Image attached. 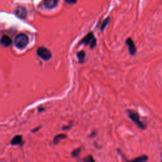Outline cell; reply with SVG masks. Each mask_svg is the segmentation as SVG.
<instances>
[{"label": "cell", "instance_id": "2e32d148", "mask_svg": "<svg viewBox=\"0 0 162 162\" xmlns=\"http://www.w3.org/2000/svg\"><path fill=\"white\" fill-rule=\"evenodd\" d=\"M65 1L66 3H70V4H73V3H76L77 0H65Z\"/></svg>", "mask_w": 162, "mask_h": 162}, {"label": "cell", "instance_id": "6da1fadb", "mask_svg": "<svg viewBox=\"0 0 162 162\" xmlns=\"http://www.w3.org/2000/svg\"><path fill=\"white\" fill-rule=\"evenodd\" d=\"M29 43V37L24 34H20L15 37L14 44L19 49L25 48Z\"/></svg>", "mask_w": 162, "mask_h": 162}, {"label": "cell", "instance_id": "4fadbf2b", "mask_svg": "<svg viewBox=\"0 0 162 162\" xmlns=\"http://www.w3.org/2000/svg\"><path fill=\"white\" fill-rule=\"evenodd\" d=\"M109 22H110V18L108 17V18H107V19H105L103 22V23L101 24V27H100L101 30H103L105 29V28H106V27L107 26Z\"/></svg>", "mask_w": 162, "mask_h": 162}, {"label": "cell", "instance_id": "5bb4252c", "mask_svg": "<svg viewBox=\"0 0 162 162\" xmlns=\"http://www.w3.org/2000/svg\"><path fill=\"white\" fill-rule=\"evenodd\" d=\"M80 153V148H77L75 150H73V152L72 153V155L73 157H77L79 155V154Z\"/></svg>", "mask_w": 162, "mask_h": 162}, {"label": "cell", "instance_id": "30bf717a", "mask_svg": "<svg viewBox=\"0 0 162 162\" xmlns=\"http://www.w3.org/2000/svg\"><path fill=\"white\" fill-rule=\"evenodd\" d=\"M77 58H78L80 63H83L84 61H85L86 53L84 51L77 52Z\"/></svg>", "mask_w": 162, "mask_h": 162}, {"label": "cell", "instance_id": "9a60e30c", "mask_svg": "<svg viewBox=\"0 0 162 162\" xmlns=\"http://www.w3.org/2000/svg\"><path fill=\"white\" fill-rule=\"evenodd\" d=\"M83 161H94V159L93 158V157L91 156H87L86 158H84V159L82 160Z\"/></svg>", "mask_w": 162, "mask_h": 162}, {"label": "cell", "instance_id": "8992f818", "mask_svg": "<svg viewBox=\"0 0 162 162\" xmlns=\"http://www.w3.org/2000/svg\"><path fill=\"white\" fill-rule=\"evenodd\" d=\"M15 14L20 19H24L27 17V12L26 8H23V7H19V8H17L16 10Z\"/></svg>", "mask_w": 162, "mask_h": 162}, {"label": "cell", "instance_id": "8fae6325", "mask_svg": "<svg viewBox=\"0 0 162 162\" xmlns=\"http://www.w3.org/2000/svg\"><path fill=\"white\" fill-rule=\"evenodd\" d=\"M66 137V135L64 134H60L56 135L55 138H54V143L57 144L61 139H63Z\"/></svg>", "mask_w": 162, "mask_h": 162}, {"label": "cell", "instance_id": "e0dca14e", "mask_svg": "<svg viewBox=\"0 0 162 162\" xmlns=\"http://www.w3.org/2000/svg\"><path fill=\"white\" fill-rule=\"evenodd\" d=\"M39 129H40V126H39V127H37V128H36V129H33V131H32V132H36V131H38V130H39Z\"/></svg>", "mask_w": 162, "mask_h": 162}, {"label": "cell", "instance_id": "ba28073f", "mask_svg": "<svg viewBox=\"0 0 162 162\" xmlns=\"http://www.w3.org/2000/svg\"><path fill=\"white\" fill-rule=\"evenodd\" d=\"M23 143L22 137L20 135L15 136L11 141V144L12 145H22Z\"/></svg>", "mask_w": 162, "mask_h": 162}, {"label": "cell", "instance_id": "52a82bcc", "mask_svg": "<svg viewBox=\"0 0 162 162\" xmlns=\"http://www.w3.org/2000/svg\"><path fill=\"white\" fill-rule=\"evenodd\" d=\"M58 0H44L43 4L48 9L54 8L58 4Z\"/></svg>", "mask_w": 162, "mask_h": 162}, {"label": "cell", "instance_id": "7c38bea8", "mask_svg": "<svg viewBox=\"0 0 162 162\" xmlns=\"http://www.w3.org/2000/svg\"><path fill=\"white\" fill-rule=\"evenodd\" d=\"M148 160V158L146 155H143L139 157H137V158H135L134 160H133V161H139V162H142V161H146Z\"/></svg>", "mask_w": 162, "mask_h": 162}, {"label": "cell", "instance_id": "277c9868", "mask_svg": "<svg viewBox=\"0 0 162 162\" xmlns=\"http://www.w3.org/2000/svg\"><path fill=\"white\" fill-rule=\"evenodd\" d=\"M37 54L44 61H47L51 58V53L47 48L44 47H40L37 49Z\"/></svg>", "mask_w": 162, "mask_h": 162}, {"label": "cell", "instance_id": "3957f363", "mask_svg": "<svg viewBox=\"0 0 162 162\" xmlns=\"http://www.w3.org/2000/svg\"><path fill=\"white\" fill-rule=\"evenodd\" d=\"M128 113H129V117L131 118L139 128L142 129H146L145 125H144L142 122H141L139 116L138 114H137V113L133 111H128Z\"/></svg>", "mask_w": 162, "mask_h": 162}, {"label": "cell", "instance_id": "5b68a950", "mask_svg": "<svg viewBox=\"0 0 162 162\" xmlns=\"http://www.w3.org/2000/svg\"><path fill=\"white\" fill-rule=\"evenodd\" d=\"M126 44L128 46L129 53L131 55H134L136 53V48L135 46V44L131 38H128L125 41Z\"/></svg>", "mask_w": 162, "mask_h": 162}, {"label": "cell", "instance_id": "7a4b0ae2", "mask_svg": "<svg viewBox=\"0 0 162 162\" xmlns=\"http://www.w3.org/2000/svg\"><path fill=\"white\" fill-rule=\"evenodd\" d=\"M81 43L86 46L89 45L91 48H94L96 45V39L93 33H89L83 38Z\"/></svg>", "mask_w": 162, "mask_h": 162}, {"label": "cell", "instance_id": "9c48e42d", "mask_svg": "<svg viewBox=\"0 0 162 162\" xmlns=\"http://www.w3.org/2000/svg\"><path fill=\"white\" fill-rule=\"evenodd\" d=\"M1 44L5 47H8L12 44V39L8 36H3L1 39Z\"/></svg>", "mask_w": 162, "mask_h": 162}]
</instances>
